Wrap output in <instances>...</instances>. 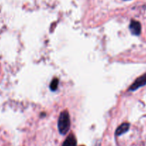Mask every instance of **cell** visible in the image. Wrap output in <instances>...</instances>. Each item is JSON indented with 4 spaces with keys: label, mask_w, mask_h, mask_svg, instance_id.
<instances>
[{
    "label": "cell",
    "mask_w": 146,
    "mask_h": 146,
    "mask_svg": "<svg viewBox=\"0 0 146 146\" xmlns=\"http://www.w3.org/2000/svg\"><path fill=\"white\" fill-rule=\"evenodd\" d=\"M70 128V118L69 113L64 111L60 113L58 119V129L62 135H65Z\"/></svg>",
    "instance_id": "6da1fadb"
},
{
    "label": "cell",
    "mask_w": 146,
    "mask_h": 146,
    "mask_svg": "<svg viewBox=\"0 0 146 146\" xmlns=\"http://www.w3.org/2000/svg\"><path fill=\"white\" fill-rule=\"evenodd\" d=\"M146 85V73L143 75L140 76V77L137 78L134 82L133 83L130 87L129 88L130 91H135L137 89L140 88V87H143Z\"/></svg>",
    "instance_id": "7a4b0ae2"
},
{
    "label": "cell",
    "mask_w": 146,
    "mask_h": 146,
    "mask_svg": "<svg viewBox=\"0 0 146 146\" xmlns=\"http://www.w3.org/2000/svg\"><path fill=\"white\" fill-rule=\"evenodd\" d=\"M130 30L132 34L139 36L141 33V24L139 21L135 20H132L130 24Z\"/></svg>",
    "instance_id": "3957f363"
},
{
    "label": "cell",
    "mask_w": 146,
    "mask_h": 146,
    "mask_svg": "<svg viewBox=\"0 0 146 146\" xmlns=\"http://www.w3.org/2000/svg\"><path fill=\"white\" fill-rule=\"evenodd\" d=\"M129 128H130V124H129L128 123H123L117 128V130H116V135H118L119 136V135H121L122 134H124L125 133H126L128 131Z\"/></svg>",
    "instance_id": "277c9868"
},
{
    "label": "cell",
    "mask_w": 146,
    "mask_h": 146,
    "mask_svg": "<svg viewBox=\"0 0 146 146\" xmlns=\"http://www.w3.org/2000/svg\"><path fill=\"white\" fill-rule=\"evenodd\" d=\"M76 145H77V140L74 135L71 134L66 138L64 142L63 143L62 146H76Z\"/></svg>",
    "instance_id": "5b68a950"
},
{
    "label": "cell",
    "mask_w": 146,
    "mask_h": 146,
    "mask_svg": "<svg viewBox=\"0 0 146 146\" xmlns=\"http://www.w3.org/2000/svg\"><path fill=\"white\" fill-rule=\"evenodd\" d=\"M58 84H59V80L57 78H54L52 80V81L51 82L50 86V89L52 90V91H56L57 89V87H58Z\"/></svg>",
    "instance_id": "8992f818"
},
{
    "label": "cell",
    "mask_w": 146,
    "mask_h": 146,
    "mask_svg": "<svg viewBox=\"0 0 146 146\" xmlns=\"http://www.w3.org/2000/svg\"><path fill=\"white\" fill-rule=\"evenodd\" d=\"M81 146H83V145H81Z\"/></svg>",
    "instance_id": "52a82bcc"
}]
</instances>
